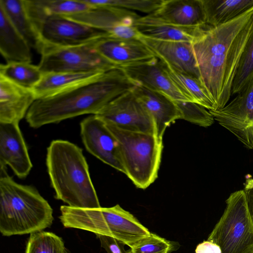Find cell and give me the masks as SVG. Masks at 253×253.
I'll return each mask as SVG.
<instances>
[{
  "label": "cell",
  "instance_id": "obj_1",
  "mask_svg": "<svg viewBox=\"0 0 253 253\" xmlns=\"http://www.w3.org/2000/svg\"><path fill=\"white\" fill-rule=\"evenodd\" d=\"M253 27V8L223 24L206 25L192 43L201 81L216 110L229 101L233 81Z\"/></svg>",
  "mask_w": 253,
  "mask_h": 253
},
{
  "label": "cell",
  "instance_id": "obj_2",
  "mask_svg": "<svg viewBox=\"0 0 253 253\" xmlns=\"http://www.w3.org/2000/svg\"><path fill=\"white\" fill-rule=\"evenodd\" d=\"M137 84L116 68L52 95L37 99L26 120L38 128L67 119L97 114L110 102Z\"/></svg>",
  "mask_w": 253,
  "mask_h": 253
},
{
  "label": "cell",
  "instance_id": "obj_3",
  "mask_svg": "<svg viewBox=\"0 0 253 253\" xmlns=\"http://www.w3.org/2000/svg\"><path fill=\"white\" fill-rule=\"evenodd\" d=\"M46 165L56 199L72 208H101L80 147L67 140L52 141L47 148Z\"/></svg>",
  "mask_w": 253,
  "mask_h": 253
},
{
  "label": "cell",
  "instance_id": "obj_4",
  "mask_svg": "<svg viewBox=\"0 0 253 253\" xmlns=\"http://www.w3.org/2000/svg\"><path fill=\"white\" fill-rule=\"evenodd\" d=\"M0 231L4 236L31 234L49 227L53 210L33 186L16 182L0 166Z\"/></svg>",
  "mask_w": 253,
  "mask_h": 253
},
{
  "label": "cell",
  "instance_id": "obj_5",
  "mask_svg": "<svg viewBox=\"0 0 253 253\" xmlns=\"http://www.w3.org/2000/svg\"><path fill=\"white\" fill-rule=\"evenodd\" d=\"M60 211L59 219L64 227L112 237L130 248L151 233L131 213L119 205L96 209L62 206Z\"/></svg>",
  "mask_w": 253,
  "mask_h": 253
},
{
  "label": "cell",
  "instance_id": "obj_6",
  "mask_svg": "<svg viewBox=\"0 0 253 253\" xmlns=\"http://www.w3.org/2000/svg\"><path fill=\"white\" fill-rule=\"evenodd\" d=\"M105 124L119 142L125 174L137 188H147L158 177L162 139L155 134L125 130Z\"/></svg>",
  "mask_w": 253,
  "mask_h": 253
},
{
  "label": "cell",
  "instance_id": "obj_7",
  "mask_svg": "<svg viewBox=\"0 0 253 253\" xmlns=\"http://www.w3.org/2000/svg\"><path fill=\"white\" fill-rule=\"evenodd\" d=\"M226 204L208 240L218 245L221 253H253V225L244 190L231 193Z\"/></svg>",
  "mask_w": 253,
  "mask_h": 253
},
{
  "label": "cell",
  "instance_id": "obj_8",
  "mask_svg": "<svg viewBox=\"0 0 253 253\" xmlns=\"http://www.w3.org/2000/svg\"><path fill=\"white\" fill-rule=\"evenodd\" d=\"M96 41L80 45L46 50L41 54L38 66L43 73H103L117 68L97 51L94 46Z\"/></svg>",
  "mask_w": 253,
  "mask_h": 253
},
{
  "label": "cell",
  "instance_id": "obj_9",
  "mask_svg": "<svg viewBox=\"0 0 253 253\" xmlns=\"http://www.w3.org/2000/svg\"><path fill=\"white\" fill-rule=\"evenodd\" d=\"M41 54L54 48L80 45L109 36L105 31L63 16L47 17L36 25Z\"/></svg>",
  "mask_w": 253,
  "mask_h": 253
},
{
  "label": "cell",
  "instance_id": "obj_10",
  "mask_svg": "<svg viewBox=\"0 0 253 253\" xmlns=\"http://www.w3.org/2000/svg\"><path fill=\"white\" fill-rule=\"evenodd\" d=\"M95 115L105 123L123 130L156 135L153 118L131 89L110 102Z\"/></svg>",
  "mask_w": 253,
  "mask_h": 253
},
{
  "label": "cell",
  "instance_id": "obj_11",
  "mask_svg": "<svg viewBox=\"0 0 253 253\" xmlns=\"http://www.w3.org/2000/svg\"><path fill=\"white\" fill-rule=\"evenodd\" d=\"M66 17L102 30L112 37L140 40L142 37L135 26V22L140 16L126 9L93 6L88 11Z\"/></svg>",
  "mask_w": 253,
  "mask_h": 253
},
{
  "label": "cell",
  "instance_id": "obj_12",
  "mask_svg": "<svg viewBox=\"0 0 253 253\" xmlns=\"http://www.w3.org/2000/svg\"><path fill=\"white\" fill-rule=\"evenodd\" d=\"M80 128L86 150L105 164L125 174L119 142L104 122L92 115L82 121Z\"/></svg>",
  "mask_w": 253,
  "mask_h": 253
},
{
  "label": "cell",
  "instance_id": "obj_13",
  "mask_svg": "<svg viewBox=\"0 0 253 253\" xmlns=\"http://www.w3.org/2000/svg\"><path fill=\"white\" fill-rule=\"evenodd\" d=\"M118 68L137 85L162 93L174 101H190L171 80L163 62L156 56Z\"/></svg>",
  "mask_w": 253,
  "mask_h": 253
},
{
  "label": "cell",
  "instance_id": "obj_14",
  "mask_svg": "<svg viewBox=\"0 0 253 253\" xmlns=\"http://www.w3.org/2000/svg\"><path fill=\"white\" fill-rule=\"evenodd\" d=\"M7 165L20 178L33 167L19 123H0V166Z\"/></svg>",
  "mask_w": 253,
  "mask_h": 253
},
{
  "label": "cell",
  "instance_id": "obj_15",
  "mask_svg": "<svg viewBox=\"0 0 253 253\" xmlns=\"http://www.w3.org/2000/svg\"><path fill=\"white\" fill-rule=\"evenodd\" d=\"M140 40L162 61L201 81L192 43L161 41L143 36Z\"/></svg>",
  "mask_w": 253,
  "mask_h": 253
},
{
  "label": "cell",
  "instance_id": "obj_16",
  "mask_svg": "<svg viewBox=\"0 0 253 253\" xmlns=\"http://www.w3.org/2000/svg\"><path fill=\"white\" fill-rule=\"evenodd\" d=\"M94 46L104 59L117 68L155 57L149 48L139 40L106 36L96 41Z\"/></svg>",
  "mask_w": 253,
  "mask_h": 253
},
{
  "label": "cell",
  "instance_id": "obj_17",
  "mask_svg": "<svg viewBox=\"0 0 253 253\" xmlns=\"http://www.w3.org/2000/svg\"><path fill=\"white\" fill-rule=\"evenodd\" d=\"M222 109L209 110L214 120L236 137L253 125V79Z\"/></svg>",
  "mask_w": 253,
  "mask_h": 253
},
{
  "label": "cell",
  "instance_id": "obj_18",
  "mask_svg": "<svg viewBox=\"0 0 253 253\" xmlns=\"http://www.w3.org/2000/svg\"><path fill=\"white\" fill-rule=\"evenodd\" d=\"M131 90L153 118L158 138L162 139L167 127L176 120L181 119L180 110L169 96L139 85Z\"/></svg>",
  "mask_w": 253,
  "mask_h": 253
},
{
  "label": "cell",
  "instance_id": "obj_19",
  "mask_svg": "<svg viewBox=\"0 0 253 253\" xmlns=\"http://www.w3.org/2000/svg\"><path fill=\"white\" fill-rule=\"evenodd\" d=\"M36 100L33 90L0 76V123H19Z\"/></svg>",
  "mask_w": 253,
  "mask_h": 253
},
{
  "label": "cell",
  "instance_id": "obj_20",
  "mask_svg": "<svg viewBox=\"0 0 253 253\" xmlns=\"http://www.w3.org/2000/svg\"><path fill=\"white\" fill-rule=\"evenodd\" d=\"M206 25L203 27L177 26L163 22L152 14L140 16L135 23L142 36L161 41L191 43L200 37Z\"/></svg>",
  "mask_w": 253,
  "mask_h": 253
},
{
  "label": "cell",
  "instance_id": "obj_21",
  "mask_svg": "<svg viewBox=\"0 0 253 253\" xmlns=\"http://www.w3.org/2000/svg\"><path fill=\"white\" fill-rule=\"evenodd\" d=\"M150 14L163 22L177 26L207 25L202 0H164L160 7Z\"/></svg>",
  "mask_w": 253,
  "mask_h": 253
},
{
  "label": "cell",
  "instance_id": "obj_22",
  "mask_svg": "<svg viewBox=\"0 0 253 253\" xmlns=\"http://www.w3.org/2000/svg\"><path fill=\"white\" fill-rule=\"evenodd\" d=\"M28 15L34 25L51 16H68L88 11L93 6L84 0H24Z\"/></svg>",
  "mask_w": 253,
  "mask_h": 253
},
{
  "label": "cell",
  "instance_id": "obj_23",
  "mask_svg": "<svg viewBox=\"0 0 253 253\" xmlns=\"http://www.w3.org/2000/svg\"><path fill=\"white\" fill-rule=\"evenodd\" d=\"M30 48L0 8V52L6 63H31Z\"/></svg>",
  "mask_w": 253,
  "mask_h": 253
},
{
  "label": "cell",
  "instance_id": "obj_24",
  "mask_svg": "<svg viewBox=\"0 0 253 253\" xmlns=\"http://www.w3.org/2000/svg\"><path fill=\"white\" fill-rule=\"evenodd\" d=\"M206 24L215 27L227 23L253 8V0H202Z\"/></svg>",
  "mask_w": 253,
  "mask_h": 253
},
{
  "label": "cell",
  "instance_id": "obj_25",
  "mask_svg": "<svg viewBox=\"0 0 253 253\" xmlns=\"http://www.w3.org/2000/svg\"><path fill=\"white\" fill-rule=\"evenodd\" d=\"M102 73L57 72L43 73L33 89L36 99L46 97Z\"/></svg>",
  "mask_w": 253,
  "mask_h": 253
},
{
  "label": "cell",
  "instance_id": "obj_26",
  "mask_svg": "<svg viewBox=\"0 0 253 253\" xmlns=\"http://www.w3.org/2000/svg\"><path fill=\"white\" fill-rule=\"evenodd\" d=\"M0 8L30 46L40 53L39 35L28 15L24 0H0Z\"/></svg>",
  "mask_w": 253,
  "mask_h": 253
},
{
  "label": "cell",
  "instance_id": "obj_27",
  "mask_svg": "<svg viewBox=\"0 0 253 253\" xmlns=\"http://www.w3.org/2000/svg\"><path fill=\"white\" fill-rule=\"evenodd\" d=\"M163 62L171 80L190 101L198 103L209 110H216L213 101L200 80Z\"/></svg>",
  "mask_w": 253,
  "mask_h": 253
},
{
  "label": "cell",
  "instance_id": "obj_28",
  "mask_svg": "<svg viewBox=\"0 0 253 253\" xmlns=\"http://www.w3.org/2000/svg\"><path fill=\"white\" fill-rule=\"evenodd\" d=\"M43 73L30 62H9L0 65V76L23 88L33 90Z\"/></svg>",
  "mask_w": 253,
  "mask_h": 253
},
{
  "label": "cell",
  "instance_id": "obj_29",
  "mask_svg": "<svg viewBox=\"0 0 253 253\" xmlns=\"http://www.w3.org/2000/svg\"><path fill=\"white\" fill-rule=\"evenodd\" d=\"M25 253H69L62 239L49 232L30 234Z\"/></svg>",
  "mask_w": 253,
  "mask_h": 253
},
{
  "label": "cell",
  "instance_id": "obj_30",
  "mask_svg": "<svg viewBox=\"0 0 253 253\" xmlns=\"http://www.w3.org/2000/svg\"><path fill=\"white\" fill-rule=\"evenodd\" d=\"M253 79V27L242 54L233 81L231 94L238 93Z\"/></svg>",
  "mask_w": 253,
  "mask_h": 253
},
{
  "label": "cell",
  "instance_id": "obj_31",
  "mask_svg": "<svg viewBox=\"0 0 253 253\" xmlns=\"http://www.w3.org/2000/svg\"><path fill=\"white\" fill-rule=\"evenodd\" d=\"M90 5L112 6L136 10L148 13H154L162 5L164 0H84Z\"/></svg>",
  "mask_w": 253,
  "mask_h": 253
},
{
  "label": "cell",
  "instance_id": "obj_32",
  "mask_svg": "<svg viewBox=\"0 0 253 253\" xmlns=\"http://www.w3.org/2000/svg\"><path fill=\"white\" fill-rule=\"evenodd\" d=\"M174 101L181 112V119L205 127L214 123L213 116L204 106L191 101Z\"/></svg>",
  "mask_w": 253,
  "mask_h": 253
},
{
  "label": "cell",
  "instance_id": "obj_33",
  "mask_svg": "<svg viewBox=\"0 0 253 253\" xmlns=\"http://www.w3.org/2000/svg\"><path fill=\"white\" fill-rule=\"evenodd\" d=\"M175 250L174 243L155 234L143 238L134 245L128 253H170Z\"/></svg>",
  "mask_w": 253,
  "mask_h": 253
},
{
  "label": "cell",
  "instance_id": "obj_34",
  "mask_svg": "<svg viewBox=\"0 0 253 253\" xmlns=\"http://www.w3.org/2000/svg\"><path fill=\"white\" fill-rule=\"evenodd\" d=\"M100 240L101 246L107 253H128L125 250V244L120 240L112 237L96 235Z\"/></svg>",
  "mask_w": 253,
  "mask_h": 253
},
{
  "label": "cell",
  "instance_id": "obj_35",
  "mask_svg": "<svg viewBox=\"0 0 253 253\" xmlns=\"http://www.w3.org/2000/svg\"><path fill=\"white\" fill-rule=\"evenodd\" d=\"M243 190L248 211L253 225V178L247 179Z\"/></svg>",
  "mask_w": 253,
  "mask_h": 253
},
{
  "label": "cell",
  "instance_id": "obj_36",
  "mask_svg": "<svg viewBox=\"0 0 253 253\" xmlns=\"http://www.w3.org/2000/svg\"><path fill=\"white\" fill-rule=\"evenodd\" d=\"M195 253H221V251L218 245L207 240L197 245Z\"/></svg>",
  "mask_w": 253,
  "mask_h": 253
},
{
  "label": "cell",
  "instance_id": "obj_37",
  "mask_svg": "<svg viewBox=\"0 0 253 253\" xmlns=\"http://www.w3.org/2000/svg\"><path fill=\"white\" fill-rule=\"evenodd\" d=\"M237 138L248 149H253V125L242 132Z\"/></svg>",
  "mask_w": 253,
  "mask_h": 253
}]
</instances>
